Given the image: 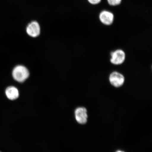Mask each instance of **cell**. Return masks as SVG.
<instances>
[{"label": "cell", "mask_w": 152, "mask_h": 152, "mask_svg": "<svg viewBox=\"0 0 152 152\" xmlns=\"http://www.w3.org/2000/svg\"><path fill=\"white\" fill-rule=\"evenodd\" d=\"M12 75L15 80L19 83H23L29 77V72L25 66L18 65L13 69Z\"/></svg>", "instance_id": "6da1fadb"}, {"label": "cell", "mask_w": 152, "mask_h": 152, "mask_svg": "<svg viewBox=\"0 0 152 152\" xmlns=\"http://www.w3.org/2000/svg\"><path fill=\"white\" fill-rule=\"evenodd\" d=\"M109 81L111 84L115 87L122 86L124 83L125 78L122 74L117 72H114L110 75Z\"/></svg>", "instance_id": "7a4b0ae2"}, {"label": "cell", "mask_w": 152, "mask_h": 152, "mask_svg": "<svg viewBox=\"0 0 152 152\" xmlns=\"http://www.w3.org/2000/svg\"><path fill=\"white\" fill-rule=\"evenodd\" d=\"M75 114L76 120L78 123L81 124H84L87 123L88 115L87 109L85 108H77L75 110Z\"/></svg>", "instance_id": "3957f363"}, {"label": "cell", "mask_w": 152, "mask_h": 152, "mask_svg": "<svg viewBox=\"0 0 152 152\" xmlns=\"http://www.w3.org/2000/svg\"><path fill=\"white\" fill-rule=\"evenodd\" d=\"M111 58L110 61L115 65H119L124 62L125 59V54L121 49L116 50L111 53Z\"/></svg>", "instance_id": "277c9868"}, {"label": "cell", "mask_w": 152, "mask_h": 152, "mask_svg": "<svg viewBox=\"0 0 152 152\" xmlns=\"http://www.w3.org/2000/svg\"><path fill=\"white\" fill-rule=\"evenodd\" d=\"M40 27L39 23L36 21L30 23L26 28V31L30 37H36L40 33Z\"/></svg>", "instance_id": "5b68a950"}, {"label": "cell", "mask_w": 152, "mask_h": 152, "mask_svg": "<svg viewBox=\"0 0 152 152\" xmlns=\"http://www.w3.org/2000/svg\"><path fill=\"white\" fill-rule=\"evenodd\" d=\"M99 19L102 23L109 26L113 23L114 15L113 13L107 11H103L100 13Z\"/></svg>", "instance_id": "8992f818"}, {"label": "cell", "mask_w": 152, "mask_h": 152, "mask_svg": "<svg viewBox=\"0 0 152 152\" xmlns=\"http://www.w3.org/2000/svg\"><path fill=\"white\" fill-rule=\"evenodd\" d=\"M6 96L10 100H16L19 96V92L16 87L13 86L7 87L5 90Z\"/></svg>", "instance_id": "52a82bcc"}, {"label": "cell", "mask_w": 152, "mask_h": 152, "mask_svg": "<svg viewBox=\"0 0 152 152\" xmlns=\"http://www.w3.org/2000/svg\"><path fill=\"white\" fill-rule=\"evenodd\" d=\"M110 5L116 6L120 4L121 0H107Z\"/></svg>", "instance_id": "ba28073f"}, {"label": "cell", "mask_w": 152, "mask_h": 152, "mask_svg": "<svg viewBox=\"0 0 152 152\" xmlns=\"http://www.w3.org/2000/svg\"><path fill=\"white\" fill-rule=\"evenodd\" d=\"M88 1L91 4L96 5L100 3L101 0H88Z\"/></svg>", "instance_id": "9c48e42d"}, {"label": "cell", "mask_w": 152, "mask_h": 152, "mask_svg": "<svg viewBox=\"0 0 152 152\" xmlns=\"http://www.w3.org/2000/svg\"><path fill=\"white\" fill-rule=\"evenodd\" d=\"M116 152H125L123 151H116Z\"/></svg>", "instance_id": "30bf717a"}, {"label": "cell", "mask_w": 152, "mask_h": 152, "mask_svg": "<svg viewBox=\"0 0 152 152\" xmlns=\"http://www.w3.org/2000/svg\"><path fill=\"white\" fill-rule=\"evenodd\" d=\"M0 152H2L1 151H0Z\"/></svg>", "instance_id": "8fae6325"}]
</instances>
